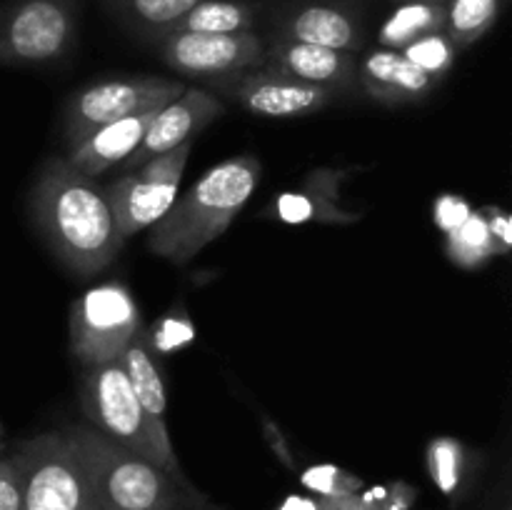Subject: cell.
I'll return each mask as SVG.
<instances>
[{
	"label": "cell",
	"instance_id": "cell-1",
	"mask_svg": "<svg viewBox=\"0 0 512 510\" xmlns=\"http://www.w3.org/2000/svg\"><path fill=\"white\" fill-rule=\"evenodd\" d=\"M30 213L55 258L78 278L105 270L123 248L105 188L68 158H50L43 165Z\"/></svg>",
	"mask_w": 512,
	"mask_h": 510
},
{
	"label": "cell",
	"instance_id": "cell-2",
	"mask_svg": "<svg viewBox=\"0 0 512 510\" xmlns=\"http://www.w3.org/2000/svg\"><path fill=\"white\" fill-rule=\"evenodd\" d=\"M260 183V163L253 155H238L200 175L193 188L175 200L153 225L148 248L173 263H190L205 245L218 240L233 225Z\"/></svg>",
	"mask_w": 512,
	"mask_h": 510
},
{
	"label": "cell",
	"instance_id": "cell-3",
	"mask_svg": "<svg viewBox=\"0 0 512 510\" xmlns=\"http://www.w3.org/2000/svg\"><path fill=\"white\" fill-rule=\"evenodd\" d=\"M95 475L100 510H210L213 505L133 450L113 443L93 428H75Z\"/></svg>",
	"mask_w": 512,
	"mask_h": 510
},
{
	"label": "cell",
	"instance_id": "cell-4",
	"mask_svg": "<svg viewBox=\"0 0 512 510\" xmlns=\"http://www.w3.org/2000/svg\"><path fill=\"white\" fill-rule=\"evenodd\" d=\"M20 510H100L95 475L78 433H43L13 455Z\"/></svg>",
	"mask_w": 512,
	"mask_h": 510
},
{
	"label": "cell",
	"instance_id": "cell-5",
	"mask_svg": "<svg viewBox=\"0 0 512 510\" xmlns=\"http://www.w3.org/2000/svg\"><path fill=\"white\" fill-rule=\"evenodd\" d=\"M83 408L93 430L110 438L113 443L143 455L178 480H188L183 475L168 428L153 423L143 405L135 398L120 360L85 365L83 375Z\"/></svg>",
	"mask_w": 512,
	"mask_h": 510
},
{
	"label": "cell",
	"instance_id": "cell-6",
	"mask_svg": "<svg viewBox=\"0 0 512 510\" xmlns=\"http://www.w3.org/2000/svg\"><path fill=\"white\" fill-rule=\"evenodd\" d=\"M83 0H0V68H40L78 43Z\"/></svg>",
	"mask_w": 512,
	"mask_h": 510
},
{
	"label": "cell",
	"instance_id": "cell-7",
	"mask_svg": "<svg viewBox=\"0 0 512 510\" xmlns=\"http://www.w3.org/2000/svg\"><path fill=\"white\" fill-rule=\"evenodd\" d=\"M185 90L180 80L160 75H125L80 88L65 108V140L70 150L83 143L103 125L138 115L143 110L163 108Z\"/></svg>",
	"mask_w": 512,
	"mask_h": 510
},
{
	"label": "cell",
	"instance_id": "cell-8",
	"mask_svg": "<svg viewBox=\"0 0 512 510\" xmlns=\"http://www.w3.org/2000/svg\"><path fill=\"white\" fill-rule=\"evenodd\" d=\"M138 330V303L123 283L95 285L70 308V350L83 365L118 360Z\"/></svg>",
	"mask_w": 512,
	"mask_h": 510
},
{
	"label": "cell",
	"instance_id": "cell-9",
	"mask_svg": "<svg viewBox=\"0 0 512 510\" xmlns=\"http://www.w3.org/2000/svg\"><path fill=\"white\" fill-rule=\"evenodd\" d=\"M190 150H193V140L128 170L123 178L105 188L110 208H113L115 228H118L123 243L130 235L153 228L168 213L170 205L175 203V195H178V185L183 178L185 163L190 158Z\"/></svg>",
	"mask_w": 512,
	"mask_h": 510
},
{
	"label": "cell",
	"instance_id": "cell-10",
	"mask_svg": "<svg viewBox=\"0 0 512 510\" xmlns=\"http://www.w3.org/2000/svg\"><path fill=\"white\" fill-rule=\"evenodd\" d=\"M153 45L175 73L208 83L260 68L265 60V43L255 33H170Z\"/></svg>",
	"mask_w": 512,
	"mask_h": 510
},
{
	"label": "cell",
	"instance_id": "cell-11",
	"mask_svg": "<svg viewBox=\"0 0 512 510\" xmlns=\"http://www.w3.org/2000/svg\"><path fill=\"white\" fill-rule=\"evenodd\" d=\"M210 85L260 118H300V115L318 113L340 95L338 90L303 83L265 65L215 80Z\"/></svg>",
	"mask_w": 512,
	"mask_h": 510
},
{
	"label": "cell",
	"instance_id": "cell-12",
	"mask_svg": "<svg viewBox=\"0 0 512 510\" xmlns=\"http://www.w3.org/2000/svg\"><path fill=\"white\" fill-rule=\"evenodd\" d=\"M273 38L355 55L365 45L363 15L353 0H290L275 15Z\"/></svg>",
	"mask_w": 512,
	"mask_h": 510
},
{
	"label": "cell",
	"instance_id": "cell-13",
	"mask_svg": "<svg viewBox=\"0 0 512 510\" xmlns=\"http://www.w3.org/2000/svg\"><path fill=\"white\" fill-rule=\"evenodd\" d=\"M223 110V103L213 93H208V90L185 88L178 98L170 100L168 105H163L155 113L153 123L145 130L138 148L120 165L128 173V170L138 168V165L148 163V160L158 158V155L168 153V150L178 148V145L190 143L193 135H198L215 118H220Z\"/></svg>",
	"mask_w": 512,
	"mask_h": 510
},
{
	"label": "cell",
	"instance_id": "cell-14",
	"mask_svg": "<svg viewBox=\"0 0 512 510\" xmlns=\"http://www.w3.org/2000/svg\"><path fill=\"white\" fill-rule=\"evenodd\" d=\"M263 65L303 83L333 88L338 93H348L353 85H358V60L353 53L300 43V40H270V45H265Z\"/></svg>",
	"mask_w": 512,
	"mask_h": 510
},
{
	"label": "cell",
	"instance_id": "cell-15",
	"mask_svg": "<svg viewBox=\"0 0 512 510\" xmlns=\"http://www.w3.org/2000/svg\"><path fill=\"white\" fill-rule=\"evenodd\" d=\"M358 85L383 105H410L428 98L438 80L410 63L400 50L375 48L358 63Z\"/></svg>",
	"mask_w": 512,
	"mask_h": 510
},
{
	"label": "cell",
	"instance_id": "cell-16",
	"mask_svg": "<svg viewBox=\"0 0 512 510\" xmlns=\"http://www.w3.org/2000/svg\"><path fill=\"white\" fill-rule=\"evenodd\" d=\"M158 110L160 108L143 110L138 115H128V118H120L103 125L90 138H85L83 143L70 150L68 163L73 168H78L83 175H88V178H95V175L105 173L113 165L123 163L140 145L145 130L153 123Z\"/></svg>",
	"mask_w": 512,
	"mask_h": 510
},
{
	"label": "cell",
	"instance_id": "cell-17",
	"mask_svg": "<svg viewBox=\"0 0 512 510\" xmlns=\"http://www.w3.org/2000/svg\"><path fill=\"white\" fill-rule=\"evenodd\" d=\"M260 13L258 0H203L158 38L170 33H255Z\"/></svg>",
	"mask_w": 512,
	"mask_h": 510
},
{
	"label": "cell",
	"instance_id": "cell-18",
	"mask_svg": "<svg viewBox=\"0 0 512 510\" xmlns=\"http://www.w3.org/2000/svg\"><path fill=\"white\" fill-rule=\"evenodd\" d=\"M118 360L123 365L125 378H128L138 403L153 418V423L165 428V403H168V395H165L163 373L158 368V360H155L148 335L143 330H138L135 338L125 345Z\"/></svg>",
	"mask_w": 512,
	"mask_h": 510
},
{
	"label": "cell",
	"instance_id": "cell-19",
	"mask_svg": "<svg viewBox=\"0 0 512 510\" xmlns=\"http://www.w3.org/2000/svg\"><path fill=\"white\" fill-rule=\"evenodd\" d=\"M203 0H103L108 13L130 33L153 43L165 28L183 18Z\"/></svg>",
	"mask_w": 512,
	"mask_h": 510
},
{
	"label": "cell",
	"instance_id": "cell-20",
	"mask_svg": "<svg viewBox=\"0 0 512 510\" xmlns=\"http://www.w3.org/2000/svg\"><path fill=\"white\" fill-rule=\"evenodd\" d=\"M445 28V3H400L378 33L380 48L403 50L423 35Z\"/></svg>",
	"mask_w": 512,
	"mask_h": 510
},
{
	"label": "cell",
	"instance_id": "cell-21",
	"mask_svg": "<svg viewBox=\"0 0 512 510\" xmlns=\"http://www.w3.org/2000/svg\"><path fill=\"white\" fill-rule=\"evenodd\" d=\"M505 0H448L445 3V35L458 50L478 43L500 18Z\"/></svg>",
	"mask_w": 512,
	"mask_h": 510
},
{
	"label": "cell",
	"instance_id": "cell-22",
	"mask_svg": "<svg viewBox=\"0 0 512 510\" xmlns=\"http://www.w3.org/2000/svg\"><path fill=\"white\" fill-rule=\"evenodd\" d=\"M400 53H403L410 63L418 65L420 70L433 75L435 80H443L445 75L453 70L455 58H458V48H455L453 40L445 35V30H438V33H430L413 40V43L405 45Z\"/></svg>",
	"mask_w": 512,
	"mask_h": 510
},
{
	"label": "cell",
	"instance_id": "cell-23",
	"mask_svg": "<svg viewBox=\"0 0 512 510\" xmlns=\"http://www.w3.org/2000/svg\"><path fill=\"white\" fill-rule=\"evenodd\" d=\"M450 253L455 260H463L465 265H475L495 253V240L485 220L468 218L455 233H450Z\"/></svg>",
	"mask_w": 512,
	"mask_h": 510
},
{
	"label": "cell",
	"instance_id": "cell-24",
	"mask_svg": "<svg viewBox=\"0 0 512 510\" xmlns=\"http://www.w3.org/2000/svg\"><path fill=\"white\" fill-rule=\"evenodd\" d=\"M463 463L465 455L455 440L440 438L435 443H430L428 450V465L430 475L435 478V483L440 485V490L453 495L458 490L460 478H463Z\"/></svg>",
	"mask_w": 512,
	"mask_h": 510
},
{
	"label": "cell",
	"instance_id": "cell-25",
	"mask_svg": "<svg viewBox=\"0 0 512 510\" xmlns=\"http://www.w3.org/2000/svg\"><path fill=\"white\" fill-rule=\"evenodd\" d=\"M303 483L313 490L315 495H345V493H360L363 490V480L353 473L335 468V465H318L310 468L303 475Z\"/></svg>",
	"mask_w": 512,
	"mask_h": 510
},
{
	"label": "cell",
	"instance_id": "cell-26",
	"mask_svg": "<svg viewBox=\"0 0 512 510\" xmlns=\"http://www.w3.org/2000/svg\"><path fill=\"white\" fill-rule=\"evenodd\" d=\"M0 510H20V475L13 458L0 460Z\"/></svg>",
	"mask_w": 512,
	"mask_h": 510
},
{
	"label": "cell",
	"instance_id": "cell-27",
	"mask_svg": "<svg viewBox=\"0 0 512 510\" xmlns=\"http://www.w3.org/2000/svg\"><path fill=\"white\" fill-rule=\"evenodd\" d=\"M318 510H375L363 493L345 495H315Z\"/></svg>",
	"mask_w": 512,
	"mask_h": 510
},
{
	"label": "cell",
	"instance_id": "cell-28",
	"mask_svg": "<svg viewBox=\"0 0 512 510\" xmlns=\"http://www.w3.org/2000/svg\"><path fill=\"white\" fill-rule=\"evenodd\" d=\"M275 510H318L315 498H303V495H290Z\"/></svg>",
	"mask_w": 512,
	"mask_h": 510
},
{
	"label": "cell",
	"instance_id": "cell-29",
	"mask_svg": "<svg viewBox=\"0 0 512 510\" xmlns=\"http://www.w3.org/2000/svg\"><path fill=\"white\" fill-rule=\"evenodd\" d=\"M395 3H448V0H395Z\"/></svg>",
	"mask_w": 512,
	"mask_h": 510
},
{
	"label": "cell",
	"instance_id": "cell-30",
	"mask_svg": "<svg viewBox=\"0 0 512 510\" xmlns=\"http://www.w3.org/2000/svg\"><path fill=\"white\" fill-rule=\"evenodd\" d=\"M0 445H3V425H0Z\"/></svg>",
	"mask_w": 512,
	"mask_h": 510
},
{
	"label": "cell",
	"instance_id": "cell-31",
	"mask_svg": "<svg viewBox=\"0 0 512 510\" xmlns=\"http://www.w3.org/2000/svg\"><path fill=\"white\" fill-rule=\"evenodd\" d=\"M210 510H215V508H210Z\"/></svg>",
	"mask_w": 512,
	"mask_h": 510
}]
</instances>
